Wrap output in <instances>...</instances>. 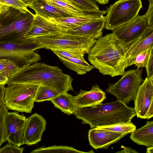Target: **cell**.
<instances>
[{
	"label": "cell",
	"instance_id": "obj_1",
	"mask_svg": "<svg viewBox=\"0 0 153 153\" xmlns=\"http://www.w3.org/2000/svg\"><path fill=\"white\" fill-rule=\"evenodd\" d=\"M139 39L126 42L113 33L107 34L97 39L90 48L88 53V60L103 75L112 77L122 76L127 68L126 54Z\"/></svg>",
	"mask_w": 153,
	"mask_h": 153
},
{
	"label": "cell",
	"instance_id": "obj_2",
	"mask_svg": "<svg viewBox=\"0 0 153 153\" xmlns=\"http://www.w3.org/2000/svg\"><path fill=\"white\" fill-rule=\"evenodd\" d=\"M73 79L58 66L36 62L20 68L6 84L20 83L48 87L61 93L74 91Z\"/></svg>",
	"mask_w": 153,
	"mask_h": 153
},
{
	"label": "cell",
	"instance_id": "obj_3",
	"mask_svg": "<svg viewBox=\"0 0 153 153\" xmlns=\"http://www.w3.org/2000/svg\"><path fill=\"white\" fill-rule=\"evenodd\" d=\"M76 118L91 128L131 122L136 116L134 108L123 102L116 101L91 108H78Z\"/></svg>",
	"mask_w": 153,
	"mask_h": 153
},
{
	"label": "cell",
	"instance_id": "obj_4",
	"mask_svg": "<svg viewBox=\"0 0 153 153\" xmlns=\"http://www.w3.org/2000/svg\"><path fill=\"white\" fill-rule=\"evenodd\" d=\"M35 15L30 11L23 12L8 6L0 13V41L23 44L24 36L30 28Z\"/></svg>",
	"mask_w": 153,
	"mask_h": 153
},
{
	"label": "cell",
	"instance_id": "obj_5",
	"mask_svg": "<svg viewBox=\"0 0 153 153\" xmlns=\"http://www.w3.org/2000/svg\"><path fill=\"white\" fill-rule=\"evenodd\" d=\"M39 85L12 83L5 87L3 103L8 109L31 113Z\"/></svg>",
	"mask_w": 153,
	"mask_h": 153
},
{
	"label": "cell",
	"instance_id": "obj_6",
	"mask_svg": "<svg viewBox=\"0 0 153 153\" xmlns=\"http://www.w3.org/2000/svg\"><path fill=\"white\" fill-rule=\"evenodd\" d=\"M35 38L43 48L47 49H79L88 54L97 39L59 33Z\"/></svg>",
	"mask_w": 153,
	"mask_h": 153
},
{
	"label": "cell",
	"instance_id": "obj_7",
	"mask_svg": "<svg viewBox=\"0 0 153 153\" xmlns=\"http://www.w3.org/2000/svg\"><path fill=\"white\" fill-rule=\"evenodd\" d=\"M141 0H118L108 7L105 28L113 30L134 19L142 7Z\"/></svg>",
	"mask_w": 153,
	"mask_h": 153
},
{
	"label": "cell",
	"instance_id": "obj_8",
	"mask_svg": "<svg viewBox=\"0 0 153 153\" xmlns=\"http://www.w3.org/2000/svg\"><path fill=\"white\" fill-rule=\"evenodd\" d=\"M121 78L117 82L108 84L106 92L115 96L117 100L126 104L134 100L138 89L144 80L142 70L137 68L125 71Z\"/></svg>",
	"mask_w": 153,
	"mask_h": 153
},
{
	"label": "cell",
	"instance_id": "obj_9",
	"mask_svg": "<svg viewBox=\"0 0 153 153\" xmlns=\"http://www.w3.org/2000/svg\"><path fill=\"white\" fill-rule=\"evenodd\" d=\"M43 48L39 43L25 45L9 41H0V59H7L15 63L19 68L41 59L35 52Z\"/></svg>",
	"mask_w": 153,
	"mask_h": 153
},
{
	"label": "cell",
	"instance_id": "obj_10",
	"mask_svg": "<svg viewBox=\"0 0 153 153\" xmlns=\"http://www.w3.org/2000/svg\"><path fill=\"white\" fill-rule=\"evenodd\" d=\"M134 101V108L138 118L149 119L153 117V76L144 80Z\"/></svg>",
	"mask_w": 153,
	"mask_h": 153
},
{
	"label": "cell",
	"instance_id": "obj_11",
	"mask_svg": "<svg viewBox=\"0 0 153 153\" xmlns=\"http://www.w3.org/2000/svg\"><path fill=\"white\" fill-rule=\"evenodd\" d=\"M26 118L23 114L7 112L5 119V129L6 140L9 143L19 147L24 144Z\"/></svg>",
	"mask_w": 153,
	"mask_h": 153
},
{
	"label": "cell",
	"instance_id": "obj_12",
	"mask_svg": "<svg viewBox=\"0 0 153 153\" xmlns=\"http://www.w3.org/2000/svg\"><path fill=\"white\" fill-rule=\"evenodd\" d=\"M147 26L144 15L138 14L131 22L114 29L112 33L121 41L131 42L139 39Z\"/></svg>",
	"mask_w": 153,
	"mask_h": 153
},
{
	"label": "cell",
	"instance_id": "obj_13",
	"mask_svg": "<svg viewBox=\"0 0 153 153\" xmlns=\"http://www.w3.org/2000/svg\"><path fill=\"white\" fill-rule=\"evenodd\" d=\"M47 123L45 119L37 113L26 118L24 128V144L31 146L41 141Z\"/></svg>",
	"mask_w": 153,
	"mask_h": 153
},
{
	"label": "cell",
	"instance_id": "obj_14",
	"mask_svg": "<svg viewBox=\"0 0 153 153\" xmlns=\"http://www.w3.org/2000/svg\"><path fill=\"white\" fill-rule=\"evenodd\" d=\"M127 134L94 128L89 130L88 138L90 145L94 149H107Z\"/></svg>",
	"mask_w": 153,
	"mask_h": 153
},
{
	"label": "cell",
	"instance_id": "obj_15",
	"mask_svg": "<svg viewBox=\"0 0 153 153\" xmlns=\"http://www.w3.org/2000/svg\"><path fill=\"white\" fill-rule=\"evenodd\" d=\"M105 92L98 84L92 85L90 91L81 90L74 98L78 108L97 106L102 104L106 99Z\"/></svg>",
	"mask_w": 153,
	"mask_h": 153
},
{
	"label": "cell",
	"instance_id": "obj_16",
	"mask_svg": "<svg viewBox=\"0 0 153 153\" xmlns=\"http://www.w3.org/2000/svg\"><path fill=\"white\" fill-rule=\"evenodd\" d=\"M105 20V16H103L76 27L68 30L62 33L97 39L102 36Z\"/></svg>",
	"mask_w": 153,
	"mask_h": 153
},
{
	"label": "cell",
	"instance_id": "obj_17",
	"mask_svg": "<svg viewBox=\"0 0 153 153\" xmlns=\"http://www.w3.org/2000/svg\"><path fill=\"white\" fill-rule=\"evenodd\" d=\"M107 13V10H98L94 13L83 16L47 19L55 24L61 33L81 26L96 18L102 16Z\"/></svg>",
	"mask_w": 153,
	"mask_h": 153
},
{
	"label": "cell",
	"instance_id": "obj_18",
	"mask_svg": "<svg viewBox=\"0 0 153 153\" xmlns=\"http://www.w3.org/2000/svg\"><path fill=\"white\" fill-rule=\"evenodd\" d=\"M59 33L61 32L55 24L36 14L31 27L24 37L30 39Z\"/></svg>",
	"mask_w": 153,
	"mask_h": 153
},
{
	"label": "cell",
	"instance_id": "obj_19",
	"mask_svg": "<svg viewBox=\"0 0 153 153\" xmlns=\"http://www.w3.org/2000/svg\"><path fill=\"white\" fill-rule=\"evenodd\" d=\"M153 48V27L147 26L139 40L128 52L126 60L127 68L138 55Z\"/></svg>",
	"mask_w": 153,
	"mask_h": 153
},
{
	"label": "cell",
	"instance_id": "obj_20",
	"mask_svg": "<svg viewBox=\"0 0 153 153\" xmlns=\"http://www.w3.org/2000/svg\"><path fill=\"white\" fill-rule=\"evenodd\" d=\"M28 7L36 14L47 19L75 16L47 3L43 0H36Z\"/></svg>",
	"mask_w": 153,
	"mask_h": 153
},
{
	"label": "cell",
	"instance_id": "obj_21",
	"mask_svg": "<svg viewBox=\"0 0 153 153\" xmlns=\"http://www.w3.org/2000/svg\"><path fill=\"white\" fill-rule=\"evenodd\" d=\"M130 138L138 145L153 147V121H147L142 127L131 133Z\"/></svg>",
	"mask_w": 153,
	"mask_h": 153
},
{
	"label": "cell",
	"instance_id": "obj_22",
	"mask_svg": "<svg viewBox=\"0 0 153 153\" xmlns=\"http://www.w3.org/2000/svg\"><path fill=\"white\" fill-rule=\"evenodd\" d=\"M51 101L55 107L67 115L74 114L78 109L74 96L67 92L61 93Z\"/></svg>",
	"mask_w": 153,
	"mask_h": 153
},
{
	"label": "cell",
	"instance_id": "obj_23",
	"mask_svg": "<svg viewBox=\"0 0 153 153\" xmlns=\"http://www.w3.org/2000/svg\"><path fill=\"white\" fill-rule=\"evenodd\" d=\"M59 58L66 67L79 75L85 74L94 68L92 65L88 63L84 58Z\"/></svg>",
	"mask_w": 153,
	"mask_h": 153
},
{
	"label": "cell",
	"instance_id": "obj_24",
	"mask_svg": "<svg viewBox=\"0 0 153 153\" xmlns=\"http://www.w3.org/2000/svg\"><path fill=\"white\" fill-rule=\"evenodd\" d=\"M47 3L56 8L65 11L74 16L90 14L97 10L89 12L82 11L65 0H43Z\"/></svg>",
	"mask_w": 153,
	"mask_h": 153
},
{
	"label": "cell",
	"instance_id": "obj_25",
	"mask_svg": "<svg viewBox=\"0 0 153 153\" xmlns=\"http://www.w3.org/2000/svg\"><path fill=\"white\" fill-rule=\"evenodd\" d=\"M31 153H94L93 150L88 152H84L78 150L71 146H56L45 147L42 146L30 152Z\"/></svg>",
	"mask_w": 153,
	"mask_h": 153
},
{
	"label": "cell",
	"instance_id": "obj_26",
	"mask_svg": "<svg viewBox=\"0 0 153 153\" xmlns=\"http://www.w3.org/2000/svg\"><path fill=\"white\" fill-rule=\"evenodd\" d=\"M61 93V92L53 88L39 86L35 96L34 101L39 102L46 101H51Z\"/></svg>",
	"mask_w": 153,
	"mask_h": 153
},
{
	"label": "cell",
	"instance_id": "obj_27",
	"mask_svg": "<svg viewBox=\"0 0 153 153\" xmlns=\"http://www.w3.org/2000/svg\"><path fill=\"white\" fill-rule=\"evenodd\" d=\"M96 128L100 129L127 134L131 133L136 129V126L131 122L118 123L107 126H98Z\"/></svg>",
	"mask_w": 153,
	"mask_h": 153
},
{
	"label": "cell",
	"instance_id": "obj_28",
	"mask_svg": "<svg viewBox=\"0 0 153 153\" xmlns=\"http://www.w3.org/2000/svg\"><path fill=\"white\" fill-rule=\"evenodd\" d=\"M20 68L14 62L7 59H0V73L8 79L15 74Z\"/></svg>",
	"mask_w": 153,
	"mask_h": 153
},
{
	"label": "cell",
	"instance_id": "obj_29",
	"mask_svg": "<svg viewBox=\"0 0 153 153\" xmlns=\"http://www.w3.org/2000/svg\"><path fill=\"white\" fill-rule=\"evenodd\" d=\"M80 10L89 12L99 10L95 0H65Z\"/></svg>",
	"mask_w": 153,
	"mask_h": 153
},
{
	"label": "cell",
	"instance_id": "obj_30",
	"mask_svg": "<svg viewBox=\"0 0 153 153\" xmlns=\"http://www.w3.org/2000/svg\"><path fill=\"white\" fill-rule=\"evenodd\" d=\"M58 58L84 59L85 53L79 49H60L51 50Z\"/></svg>",
	"mask_w": 153,
	"mask_h": 153
},
{
	"label": "cell",
	"instance_id": "obj_31",
	"mask_svg": "<svg viewBox=\"0 0 153 153\" xmlns=\"http://www.w3.org/2000/svg\"><path fill=\"white\" fill-rule=\"evenodd\" d=\"M8 109L3 103L0 108V148L6 141L5 135V119Z\"/></svg>",
	"mask_w": 153,
	"mask_h": 153
},
{
	"label": "cell",
	"instance_id": "obj_32",
	"mask_svg": "<svg viewBox=\"0 0 153 153\" xmlns=\"http://www.w3.org/2000/svg\"><path fill=\"white\" fill-rule=\"evenodd\" d=\"M150 51H146L137 55L131 61L129 66L135 65L137 68H146L148 60Z\"/></svg>",
	"mask_w": 153,
	"mask_h": 153
},
{
	"label": "cell",
	"instance_id": "obj_33",
	"mask_svg": "<svg viewBox=\"0 0 153 153\" xmlns=\"http://www.w3.org/2000/svg\"><path fill=\"white\" fill-rule=\"evenodd\" d=\"M0 4L16 8L23 12L30 11L20 0H0Z\"/></svg>",
	"mask_w": 153,
	"mask_h": 153
},
{
	"label": "cell",
	"instance_id": "obj_34",
	"mask_svg": "<svg viewBox=\"0 0 153 153\" xmlns=\"http://www.w3.org/2000/svg\"><path fill=\"white\" fill-rule=\"evenodd\" d=\"M0 149V153H22L24 148L9 143Z\"/></svg>",
	"mask_w": 153,
	"mask_h": 153
},
{
	"label": "cell",
	"instance_id": "obj_35",
	"mask_svg": "<svg viewBox=\"0 0 153 153\" xmlns=\"http://www.w3.org/2000/svg\"><path fill=\"white\" fill-rule=\"evenodd\" d=\"M147 77H150L153 76V48L150 51L148 60L146 67Z\"/></svg>",
	"mask_w": 153,
	"mask_h": 153
},
{
	"label": "cell",
	"instance_id": "obj_36",
	"mask_svg": "<svg viewBox=\"0 0 153 153\" xmlns=\"http://www.w3.org/2000/svg\"><path fill=\"white\" fill-rule=\"evenodd\" d=\"M149 3V7L144 16L146 20L147 26L153 27V2Z\"/></svg>",
	"mask_w": 153,
	"mask_h": 153
},
{
	"label": "cell",
	"instance_id": "obj_37",
	"mask_svg": "<svg viewBox=\"0 0 153 153\" xmlns=\"http://www.w3.org/2000/svg\"><path fill=\"white\" fill-rule=\"evenodd\" d=\"M4 84L0 85V108L3 103V99L5 88Z\"/></svg>",
	"mask_w": 153,
	"mask_h": 153
},
{
	"label": "cell",
	"instance_id": "obj_38",
	"mask_svg": "<svg viewBox=\"0 0 153 153\" xmlns=\"http://www.w3.org/2000/svg\"><path fill=\"white\" fill-rule=\"evenodd\" d=\"M121 147L123 148V149L116 153H138L136 150H134L129 147H125L123 146H122Z\"/></svg>",
	"mask_w": 153,
	"mask_h": 153
},
{
	"label": "cell",
	"instance_id": "obj_39",
	"mask_svg": "<svg viewBox=\"0 0 153 153\" xmlns=\"http://www.w3.org/2000/svg\"><path fill=\"white\" fill-rule=\"evenodd\" d=\"M8 78L0 73V85L6 84Z\"/></svg>",
	"mask_w": 153,
	"mask_h": 153
},
{
	"label": "cell",
	"instance_id": "obj_40",
	"mask_svg": "<svg viewBox=\"0 0 153 153\" xmlns=\"http://www.w3.org/2000/svg\"><path fill=\"white\" fill-rule=\"evenodd\" d=\"M27 7L31 5L36 0H20Z\"/></svg>",
	"mask_w": 153,
	"mask_h": 153
},
{
	"label": "cell",
	"instance_id": "obj_41",
	"mask_svg": "<svg viewBox=\"0 0 153 153\" xmlns=\"http://www.w3.org/2000/svg\"><path fill=\"white\" fill-rule=\"evenodd\" d=\"M96 2L102 5L107 4L109 2V0H95Z\"/></svg>",
	"mask_w": 153,
	"mask_h": 153
},
{
	"label": "cell",
	"instance_id": "obj_42",
	"mask_svg": "<svg viewBox=\"0 0 153 153\" xmlns=\"http://www.w3.org/2000/svg\"><path fill=\"white\" fill-rule=\"evenodd\" d=\"M8 6L0 4V13L6 9Z\"/></svg>",
	"mask_w": 153,
	"mask_h": 153
},
{
	"label": "cell",
	"instance_id": "obj_43",
	"mask_svg": "<svg viewBox=\"0 0 153 153\" xmlns=\"http://www.w3.org/2000/svg\"><path fill=\"white\" fill-rule=\"evenodd\" d=\"M146 153H153V147H149L147 148Z\"/></svg>",
	"mask_w": 153,
	"mask_h": 153
},
{
	"label": "cell",
	"instance_id": "obj_44",
	"mask_svg": "<svg viewBox=\"0 0 153 153\" xmlns=\"http://www.w3.org/2000/svg\"><path fill=\"white\" fill-rule=\"evenodd\" d=\"M149 2H153V0H148Z\"/></svg>",
	"mask_w": 153,
	"mask_h": 153
}]
</instances>
